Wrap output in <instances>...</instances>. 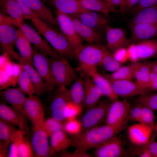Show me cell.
I'll use <instances>...</instances> for the list:
<instances>
[{"label": "cell", "instance_id": "11", "mask_svg": "<svg viewBox=\"0 0 157 157\" xmlns=\"http://www.w3.org/2000/svg\"><path fill=\"white\" fill-rule=\"evenodd\" d=\"M111 103L103 101L95 106L87 110L81 121L82 129H88L99 125L105 120Z\"/></svg>", "mask_w": 157, "mask_h": 157}, {"label": "cell", "instance_id": "16", "mask_svg": "<svg viewBox=\"0 0 157 157\" xmlns=\"http://www.w3.org/2000/svg\"><path fill=\"white\" fill-rule=\"evenodd\" d=\"M131 33L129 44L135 43L157 37V25L149 24H130Z\"/></svg>", "mask_w": 157, "mask_h": 157}, {"label": "cell", "instance_id": "9", "mask_svg": "<svg viewBox=\"0 0 157 157\" xmlns=\"http://www.w3.org/2000/svg\"><path fill=\"white\" fill-rule=\"evenodd\" d=\"M131 107L125 99L113 101L105 119L106 124L116 126L129 121L128 117Z\"/></svg>", "mask_w": 157, "mask_h": 157}, {"label": "cell", "instance_id": "6", "mask_svg": "<svg viewBox=\"0 0 157 157\" xmlns=\"http://www.w3.org/2000/svg\"><path fill=\"white\" fill-rule=\"evenodd\" d=\"M50 58L52 73L57 85L69 86L77 77L67 58Z\"/></svg>", "mask_w": 157, "mask_h": 157}, {"label": "cell", "instance_id": "58", "mask_svg": "<svg viewBox=\"0 0 157 157\" xmlns=\"http://www.w3.org/2000/svg\"><path fill=\"white\" fill-rule=\"evenodd\" d=\"M127 53L128 59L133 63L136 62L138 60L135 44L132 43L127 49Z\"/></svg>", "mask_w": 157, "mask_h": 157}, {"label": "cell", "instance_id": "10", "mask_svg": "<svg viewBox=\"0 0 157 157\" xmlns=\"http://www.w3.org/2000/svg\"><path fill=\"white\" fill-rule=\"evenodd\" d=\"M44 124L33 128L31 145L37 157H49L56 154L52 151L48 140L49 137L44 129Z\"/></svg>", "mask_w": 157, "mask_h": 157}, {"label": "cell", "instance_id": "63", "mask_svg": "<svg viewBox=\"0 0 157 157\" xmlns=\"http://www.w3.org/2000/svg\"><path fill=\"white\" fill-rule=\"evenodd\" d=\"M154 130L155 131V133L157 134V122L154 124Z\"/></svg>", "mask_w": 157, "mask_h": 157}, {"label": "cell", "instance_id": "32", "mask_svg": "<svg viewBox=\"0 0 157 157\" xmlns=\"http://www.w3.org/2000/svg\"><path fill=\"white\" fill-rule=\"evenodd\" d=\"M68 90L71 101L83 108L85 96L83 79L77 77Z\"/></svg>", "mask_w": 157, "mask_h": 157}, {"label": "cell", "instance_id": "55", "mask_svg": "<svg viewBox=\"0 0 157 157\" xmlns=\"http://www.w3.org/2000/svg\"><path fill=\"white\" fill-rule=\"evenodd\" d=\"M59 156L62 157H92V156L86 151H79L75 149L73 152H68L65 151L60 152Z\"/></svg>", "mask_w": 157, "mask_h": 157}, {"label": "cell", "instance_id": "22", "mask_svg": "<svg viewBox=\"0 0 157 157\" xmlns=\"http://www.w3.org/2000/svg\"><path fill=\"white\" fill-rule=\"evenodd\" d=\"M0 96L5 102L10 104L14 108L22 114L27 98L25 94L19 87L7 88L0 92Z\"/></svg>", "mask_w": 157, "mask_h": 157}, {"label": "cell", "instance_id": "18", "mask_svg": "<svg viewBox=\"0 0 157 157\" xmlns=\"http://www.w3.org/2000/svg\"><path fill=\"white\" fill-rule=\"evenodd\" d=\"M154 128L138 123L130 126L128 130L129 138L134 145H141L147 143L150 139Z\"/></svg>", "mask_w": 157, "mask_h": 157}, {"label": "cell", "instance_id": "31", "mask_svg": "<svg viewBox=\"0 0 157 157\" xmlns=\"http://www.w3.org/2000/svg\"><path fill=\"white\" fill-rule=\"evenodd\" d=\"M130 24L157 25V4L144 9L134 15Z\"/></svg>", "mask_w": 157, "mask_h": 157}, {"label": "cell", "instance_id": "3", "mask_svg": "<svg viewBox=\"0 0 157 157\" xmlns=\"http://www.w3.org/2000/svg\"><path fill=\"white\" fill-rule=\"evenodd\" d=\"M82 70L86 75L92 77L100 65L104 52L101 44L89 43L82 45L75 53Z\"/></svg>", "mask_w": 157, "mask_h": 157}, {"label": "cell", "instance_id": "53", "mask_svg": "<svg viewBox=\"0 0 157 157\" xmlns=\"http://www.w3.org/2000/svg\"><path fill=\"white\" fill-rule=\"evenodd\" d=\"M132 68L134 77L136 79V83L143 86L141 73L140 69V63L135 62L130 65Z\"/></svg>", "mask_w": 157, "mask_h": 157}, {"label": "cell", "instance_id": "12", "mask_svg": "<svg viewBox=\"0 0 157 157\" xmlns=\"http://www.w3.org/2000/svg\"><path fill=\"white\" fill-rule=\"evenodd\" d=\"M54 93L50 104L52 117L63 123L66 121L64 111L71 101L68 89L59 87Z\"/></svg>", "mask_w": 157, "mask_h": 157}, {"label": "cell", "instance_id": "57", "mask_svg": "<svg viewBox=\"0 0 157 157\" xmlns=\"http://www.w3.org/2000/svg\"><path fill=\"white\" fill-rule=\"evenodd\" d=\"M140 1V0H125L120 11V13L123 15L129 12L139 3Z\"/></svg>", "mask_w": 157, "mask_h": 157}, {"label": "cell", "instance_id": "35", "mask_svg": "<svg viewBox=\"0 0 157 157\" xmlns=\"http://www.w3.org/2000/svg\"><path fill=\"white\" fill-rule=\"evenodd\" d=\"M15 125L0 119V144L8 146L12 135L18 129Z\"/></svg>", "mask_w": 157, "mask_h": 157}, {"label": "cell", "instance_id": "47", "mask_svg": "<svg viewBox=\"0 0 157 157\" xmlns=\"http://www.w3.org/2000/svg\"><path fill=\"white\" fill-rule=\"evenodd\" d=\"M33 149L28 141L24 139L21 142L18 149V157L33 156Z\"/></svg>", "mask_w": 157, "mask_h": 157}, {"label": "cell", "instance_id": "5", "mask_svg": "<svg viewBox=\"0 0 157 157\" xmlns=\"http://www.w3.org/2000/svg\"><path fill=\"white\" fill-rule=\"evenodd\" d=\"M14 25L20 29L26 38L32 44L34 47L53 59L65 58L52 47L49 42L43 39L40 34L30 25L23 20L16 22Z\"/></svg>", "mask_w": 157, "mask_h": 157}, {"label": "cell", "instance_id": "50", "mask_svg": "<svg viewBox=\"0 0 157 157\" xmlns=\"http://www.w3.org/2000/svg\"><path fill=\"white\" fill-rule=\"evenodd\" d=\"M13 84L12 81L5 70L0 69V90L8 88Z\"/></svg>", "mask_w": 157, "mask_h": 157}, {"label": "cell", "instance_id": "41", "mask_svg": "<svg viewBox=\"0 0 157 157\" xmlns=\"http://www.w3.org/2000/svg\"><path fill=\"white\" fill-rule=\"evenodd\" d=\"M154 111L149 108L142 105L141 115L138 122L154 128L155 119Z\"/></svg>", "mask_w": 157, "mask_h": 157}, {"label": "cell", "instance_id": "49", "mask_svg": "<svg viewBox=\"0 0 157 157\" xmlns=\"http://www.w3.org/2000/svg\"><path fill=\"white\" fill-rule=\"evenodd\" d=\"M125 0H104L111 12L120 13Z\"/></svg>", "mask_w": 157, "mask_h": 157}, {"label": "cell", "instance_id": "29", "mask_svg": "<svg viewBox=\"0 0 157 157\" xmlns=\"http://www.w3.org/2000/svg\"><path fill=\"white\" fill-rule=\"evenodd\" d=\"M135 47L139 59L145 60L157 54V40H144L136 43Z\"/></svg>", "mask_w": 157, "mask_h": 157}, {"label": "cell", "instance_id": "54", "mask_svg": "<svg viewBox=\"0 0 157 157\" xmlns=\"http://www.w3.org/2000/svg\"><path fill=\"white\" fill-rule=\"evenodd\" d=\"M15 0L20 6L24 14L28 19L37 17L34 12L25 3L24 0Z\"/></svg>", "mask_w": 157, "mask_h": 157}, {"label": "cell", "instance_id": "44", "mask_svg": "<svg viewBox=\"0 0 157 157\" xmlns=\"http://www.w3.org/2000/svg\"><path fill=\"white\" fill-rule=\"evenodd\" d=\"M136 101L137 103L148 107L154 111L157 110V93L140 96Z\"/></svg>", "mask_w": 157, "mask_h": 157}, {"label": "cell", "instance_id": "62", "mask_svg": "<svg viewBox=\"0 0 157 157\" xmlns=\"http://www.w3.org/2000/svg\"><path fill=\"white\" fill-rule=\"evenodd\" d=\"M152 70L157 74V62H153L152 67Z\"/></svg>", "mask_w": 157, "mask_h": 157}, {"label": "cell", "instance_id": "59", "mask_svg": "<svg viewBox=\"0 0 157 157\" xmlns=\"http://www.w3.org/2000/svg\"><path fill=\"white\" fill-rule=\"evenodd\" d=\"M149 88L151 91L157 90V74L152 70L149 76Z\"/></svg>", "mask_w": 157, "mask_h": 157}, {"label": "cell", "instance_id": "52", "mask_svg": "<svg viewBox=\"0 0 157 157\" xmlns=\"http://www.w3.org/2000/svg\"><path fill=\"white\" fill-rule=\"evenodd\" d=\"M141 108L142 104L138 103L131 107L128 117L129 121L138 122L141 115Z\"/></svg>", "mask_w": 157, "mask_h": 157}, {"label": "cell", "instance_id": "14", "mask_svg": "<svg viewBox=\"0 0 157 157\" xmlns=\"http://www.w3.org/2000/svg\"><path fill=\"white\" fill-rule=\"evenodd\" d=\"M22 114L29 119L33 127L44 122V110L40 97L33 94L27 97Z\"/></svg>", "mask_w": 157, "mask_h": 157}, {"label": "cell", "instance_id": "19", "mask_svg": "<svg viewBox=\"0 0 157 157\" xmlns=\"http://www.w3.org/2000/svg\"><path fill=\"white\" fill-rule=\"evenodd\" d=\"M83 80L85 96L83 107L87 110L96 106L103 95L91 77L86 75Z\"/></svg>", "mask_w": 157, "mask_h": 157}, {"label": "cell", "instance_id": "15", "mask_svg": "<svg viewBox=\"0 0 157 157\" xmlns=\"http://www.w3.org/2000/svg\"><path fill=\"white\" fill-rule=\"evenodd\" d=\"M109 80L114 92L118 97L142 95L149 94L151 91L148 88L131 80Z\"/></svg>", "mask_w": 157, "mask_h": 157}, {"label": "cell", "instance_id": "40", "mask_svg": "<svg viewBox=\"0 0 157 157\" xmlns=\"http://www.w3.org/2000/svg\"><path fill=\"white\" fill-rule=\"evenodd\" d=\"M153 137L146 144L141 145H135L130 151V154L133 155L138 152L147 150L152 155V157H157V141L154 140Z\"/></svg>", "mask_w": 157, "mask_h": 157}, {"label": "cell", "instance_id": "33", "mask_svg": "<svg viewBox=\"0 0 157 157\" xmlns=\"http://www.w3.org/2000/svg\"><path fill=\"white\" fill-rule=\"evenodd\" d=\"M92 78L103 95L107 97L112 101L118 99L119 97L114 92L111 83L108 79L97 72Z\"/></svg>", "mask_w": 157, "mask_h": 157}, {"label": "cell", "instance_id": "17", "mask_svg": "<svg viewBox=\"0 0 157 157\" xmlns=\"http://www.w3.org/2000/svg\"><path fill=\"white\" fill-rule=\"evenodd\" d=\"M107 47L113 52L129 43L125 31L120 28L113 27L107 25L105 28Z\"/></svg>", "mask_w": 157, "mask_h": 157}, {"label": "cell", "instance_id": "21", "mask_svg": "<svg viewBox=\"0 0 157 157\" xmlns=\"http://www.w3.org/2000/svg\"><path fill=\"white\" fill-rule=\"evenodd\" d=\"M24 1L38 18L48 24L54 26H58L56 18L42 0Z\"/></svg>", "mask_w": 157, "mask_h": 157}, {"label": "cell", "instance_id": "38", "mask_svg": "<svg viewBox=\"0 0 157 157\" xmlns=\"http://www.w3.org/2000/svg\"><path fill=\"white\" fill-rule=\"evenodd\" d=\"M18 87L25 94L28 96L35 94L33 87L28 73L23 70L19 76L17 81Z\"/></svg>", "mask_w": 157, "mask_h": 157}, {"label": "cell", "instance_id": "34", "mask_svg": "<svg viewBox=\"0 0 157 157\" xmlns=\"http://www.w3.org/2000/svg\"><path fill=\"white\" fill-rule=\"evenodd\" d=\"M101 46L104 52L103 58L100 65L107 71L113 72L121 66L113 57L110 51L105 45Z\"/></svg>", "mask_w": 157, "mask_h": 157}, {"label": "cell", "instance_id": "42", "mask_svg": "<svg viewBox=\"0 0 157 157\" xmlns=\"http://www.w3.org/2000/svg\"><path fill=\"white\" fill-rule=\"evenodd\" d=\"M63 124L52 117L44 121V129L50 137L57 131L63 130Z\"/></svg>", "mask_w": 157, "mask_h": 157}, {"label": "cell", "instance_id": "39", "mask_svg": "<svg viewBox=\"0 0 157 157\" xmlns=\"http://www.w3.org/2000/svg\"><path fill=\"white\" fill-rule=\"evenodd\" d=\"M25 131L17 130L12 136L9 148V157H18V149L21 142L24 139Z\"/></svg>", "mask_w": 157, "mask_h": 157}, {"label": "cell", "instance_id": "27", "mask_svg": "<svg viewBox=\"0 0 157 157\" xmlns=\"http://www.w3.org/2000/svg\"><path fill=\"white\" fill-rule=\"evenodd\" d=\"M23 70L29 75L32 83L35 94L40 97L43 94H48V90L45 82L33 67L29 64H21Z\"/></svg>", "mask_w": 157, "mask_h": 157}, {"label": "cell", "instance_id": "36", "mask_svg": "<svg viewBox=\"0 0 157 157\" xmlns=\"http://www.w3.org/2000/svg\"><path fill=\"white\" fill-rule=\"evenodd\" d=\"M103 75L108 80H131L134 77L130 65L121 66L112 73H104Z\"/></svg>", "mask_w": 157, "mask_h": 157}, {"label": "cell", "instance_id": "56", "mask_svg": "<svg viewBox=\"0 0 157 157\" xmlns=\"http://www.w3.org/2000/svg\"><path fill=\"white\" fill-rule=\"evenodd\" d=\"M13 86H15L17 84L18 78L23 69L20 64L12 62Z\"/></svg>", "mask_w": 157, "mask_h": 157}, {"label": "cell", "instance_id": "37", "mask_svg": "<svg viewBox=\"0 0 157 157\" xmlns=\"http://www.w3.org/2000/svg\"><path fill=\"white\" fill-rule=\"evenodd\" d=\"M83 6L89 11H95L108 15L111 12L102 0H78Z\"/></svg>", "mask_w": 157, "mask_h": 157}, {"label": "cell", "instance_id": "48", "mask_svg": "<svg viewBox=\"0 0 157 157\" xmlns=\"http://www.w3.org/2000/svg\"><path fill=\"white\" fill-rule=\"evenodd\" d=\"M157 4V0H140L139 3L129 12L134 15L141 10Z\"/></svg>", "mask_w": 157, "mask_h": 157}, {"label": "cell", "instance_id": "61", "mask_svg": "<svg viewBox=\"0 0 157 157\" xmlns=\"http://www.w3.org/2000/svg\"><path fill=\"white\" fill-rule=\"evenodd\" d=\"M8 53L5 51L0 56V69L2 68L5 64L10 60Z\"/></svg>", "mask_w": 157, "mask_h": 157}, {"label": "cell", "instance_id": "8", "mask_svg": "<svg viewBox=\"0 0 157 157\" xmlns=\"http://www.w3.org/2000/svg\"><path fill=\"white\" fill-rule=\"evenodd\" d=\"M55 14L61 31L67 39L75 53L83 45V39L76 31L69 15L57 10H56Z\"/></svg>", "mask_w": 157, "mask_h": 157}, {"label": "cell", "instance_id": "46", "mask_svg": "<svg viewBox=\"0 0 157 157\" xmlns=\"http://www.w3.org/2000/svg\"><path fill=\"white\" fill-rule=\"evenodd\" d=\"M153 63V62L140 63V69L141 73L143 85L149 89V76L152 70Z\"/></svg>", "mask_w": 157, "mask_h": 157}, {"label": "cell", "instance_id": "60", "mask_svg": "<svg viewBox=\"0 0 157 157\" xmlns=\"http://www.w3.org/2000/svg\"><path fill=\"white\" fill-rule=\"evenodd\" d=\"M0 69H3L5 70L13 81L12 62L10 60L5 64L2 68Z\"/></svg>", "mask_w": 157, "mask_h": 157}, {"label": "cell", "instance_id": "26", "mask_svg": "<svg viewBox=\"0 0 157 157\" xmlns=\"http://www.w3.org/2000/svg\"><path fill=\"white\" fill-rule=\"evenodd\" d=\"M56 10L65 14L74 16L89 10L84 8L78 0H47Z\"/></svg>", "mask_w": 157, "mask_h": 157}, {"label": "cell", "instance_id": "43", "mask_svg": "<svg viewBox=\"0 0 157 157\" xmlns=\"http://www.w3.org/2000/svg\"><path fill=\"white\" fill-rule=\"evenodd\" d=\"M82 129L81 122L76 119L67 120L63 124V130L67 134L72 136L78 134Z\"/></svg>", "mask_w": 157, "mask_h": 157}, {"label": "cell", "instance_id": "64", "mask_svg": "<svg viewBox=\"0 0 157 157\" xmlns=\"http://www.w3.org/2000/svg\"></svg>", "mask_w": 157, "mask_h": 157}, {"label": "cell", "instance_id": "13", "mask_svg": "<svg viewBox=\"0 0 157 157\" xmlns=\"http://www.w3.org/2000/svg\"><path fill=\"white\" fill-rule=\"evenodd\" d=\"M95 157H120L126 154L123 140L117 136L112 137L95 148Z\"/></svg>", "mask_w": 157, "mask_h": 157}, {"label": "cell", "instance_id": "1", "mask_svg": "<svg viewBox=\"0 0 157 157\" xmlns=\"http://www.w3.org/2000/svg\"><path fill=\"white\" fill-rule=\"evenodd\" d=\"M129 121L116 126L106 124L81 131L78 134L72 136V147L76 150L85 151L95 148L107 140L117 136L126 127Z\"/></svg>", "mask_w": 157, "mask_h": 157}, {"label": "cell", "instance_id": "45", "mask_svg": "<svg viewBox=\"0 0 157 157\" xmlns=\"http://www.w3.org/2000/svg\"><path fill=\"white\" fill-rule=\"evenodd\" d=\"M82 108L70 101L67 104L64 111L66 121L76 119L81 111Z\"/></svg>", "mask_w": 157, "mask_h": 157}, {"label": "cell", "instance_id": "20", "mask_svg": "<svg viewBox=\"0 0 157 157\" xmlns=\"http://www.w3.org/2000/svg\"><path fill=\"white\" fill-rule=\"evenodd\" d=\"M69 16L76 31L82 39L89 43H99L102 41V36L99 32L73 16Z\"/></svg>", "mask_w": 157, "mask_h": 157}, {"label": "cell", "instance_id": "4", "mask_svg": "<svg viewBox=\"0 0 157 157\" xmlns=\"http://www.w3.org/2000/svg\"><path fill=\"white\" fill-rule=\"evenodd\" d=\"M14 19L0 11V43L5 51L18 62L20 55L14 47L18 34V28L13 23Z\"/></svg>", "mask_w": 157, "mask_h": 157}, {"label": "cell", "instance_id": "24", "mask_svg": "<svg viewBox=\"0 0 157 157\" xmlns=\"http://www.w3.org/2000/svg\"><path fill=\"white\" fill-rule=\"evenodd\" d=\"M18 32L15 45L19 53L20 57L19 62L20 64H29L33 67V49L31 43L19 28Z\"/></svg>", "mask_w": 157, "mask_h": 157}, {"label": "cell", "instance_id": "23", "mask_svg": "<svg viewBox=\"0 0 157 157\" xmlns=\"http://www.w3.org/2000/svg\"><path fill=\"white\" fill-rule=\"evenodd\" d=\"M73 16L98 32L109 22L105 16L95 11H88Z\"/></svg>", "mask_w": 157, "mask_h": 157}, {"label": "cell", "instance_id": "2", "mask_svg": "<svg viewBox=\"0 0 157 157\" xmlns=\"http://www.w3.org/2000/svg\"><path fill=\"white\" fill-rule=\"evenodd\" d=\"M38 32L42 35L52 47L66 58L75 56L74 51L67 39L60 31L37 17L31 19Z\"/></svg>", "mask_w": 157, "mask_h": 157}, {"label": "cell", "instance_id": "28", "mask_svg": "<svg viewBox=\"0 0 157 157\" xmlns=\"http://www.w3.org/2000/svg\"><path fill=\"white\" fill-rule=\"evenodd\" d=\"M50 145L53 151L55 153L65 151L72 147V141L63 130L53 133L50 137Z\"/></svg>", "mask_w": 157, "mask_h": 157}, {"label": "cell", "instance_id": "25", "mask_svg": "<svg viewBox=\"0 0 157 157\" xmlns=\"http://www.w3.org/2000/svg\"><path fill=\"white\" fill-rule=\"evenodd\" d=\"M0 119L18 126L21 130L25 131L24 115L13 107L3 102L0 104Z\"/></svg>", "mask_w": 157, "mask_h": 157}, {"label": "cell", "instance_id": "7", "mask_svg": "<svg viewBox=\"0 0 157 157\" xmlns=\"http://www.w3.org/2000/svg\"><path fill=\"white\" fill-rule=\"evenodd\" d=\"M33 67L44 81L48 90V95L57 85L52 73L50 58L47 56L33 47Z\"/></svg>", "mask_w": 157, "mask_h": 157}, {"label": "cell", "instance_id": "51", "mask_svg": "<svg viewBox=\"0 0 157 157\" xmlns=\"http://www.w3.org/2000/svg\"><path fill=\"white\" fill-rule=\"evenodd\" d=\"M115 58L121 63L126 62L128 59L127 49L124 47L119 48L113 52Z\"/></svg>", "mask_w": 157, "mask_h": 157}, {"label": "cell", "instance_id": "30", "mask_svg": "<svg viewBox=\"0 0 157 157\" xmlns=\"http://www.w3.org/2000/svg\"><path fill=\"white\" fill-rule=\"evenodd\" d=\"M0 11L15 20L28 19L15 0H0Z\"/></svg>", "mask_w": 157, "mask_h": 157}]
</instances>
